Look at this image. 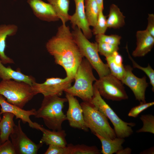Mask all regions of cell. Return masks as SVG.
<instances>
[{"instance_id": "cell-10", "label": "cell", "mask_w": 154, "mask_h": 154, "mask_svg": "<svg viewBox=\"0 0 154 154\" xmlns=\"http://www.w3.org/2000/svg\"><path fill=\"white\" fill-rule=\"evenodd\" d=\"M21 121H18L10 135L16 154H36L43 143H35L27 136L22 129Z\"/></svg>"}, {"instance_id": "cell-20", "label": "cell", "mask_w": 154, "mask_h": 154, "mask_svg": "<svg viewBox=\"0 0 154 154\" xmlns=\"http://www.w3.org/2000/svg\"><path fill=\"white\" fill-rule=\"evenodd\" d=\"M105 58L110 73L121 80L125 73L122 56L118 51H116L110 56Z\"/></svg>"}, {"instance_id": "cell-5", "label": "cell", "mask_w": 154, "mask_h": 154, "mask_svg": "<svg viewBox=\"0 0 154 154\" xmlns=\"http://www.w3.org/2000/svg\"><path fill=\"white\" fill-rule=\"evenodd\" d=\"M0 94L9 103L22 109L36 95L30 85L12 80L0 82Z\"/></svg>"}, {"instance_id": "cell-11", "label": "cell", "mask_w": 154, "mask_h": 154, "mask_svg": "<svg viewBox=\"0 0 154 154\" xmlns=\"http://www.w3.org/2000/svg\"><path fill=\"white\" fill-rule=\"evenodd\" d=\"M124 66L125 73L121 81L131 89L136 100L140 102H146L145 93L148 86L146 76L139 78L133 73V68L131 66L127 65Z\"/></svg>"}, {"instance_id": "cell-17", "label": "cell", "mask_w": 154, "mask_h": 154, "mask_svg": "<svg viewBox=\"0 0 154 154\" xmlns=\"http://www.w3.org/2000/svg\"><path fill=\"white\" fill-rule=\"evenodd\" d=\"M18 30V27L15 24L0 25V59L3 64L14 63L13 59L5 54V51L6 46V38L8 36L15 35Z\"/></svg>"}, {"instance_id": "cell-21", "label": "cell", "mask_w": 154, "mask_h": 154, "mask_svg": "<svg viewBox=\"0 0 154 154\" xmlns=\"http://www.w3.org/2000/svg\"><path fill=\"white\" fill-rule=\"evenodd\" d=\"M94 135L101 141L102 148L101 153L103 154L116 153L123 148L122 145L125 141L123 138L116 137L111 139L105 138L97 133Z\"/></svg>"}, {"instance_id": "cell-9", "label": "cell", "mask_w": 154, "mask_h": 154, "mask_svg": "<svg viewBox=\"0 0 154 154\" xmlns=\"http://www.w3.org/2000/svg\"><path fill=\"white\" fill-rule=\"evenodd\" d=\"M74 80L66 76L63 78L51 77L46 78L42 83L35 82L31 86L36 95L41 94L44 97L54 96L60 97L65 90L71 86Z\"/></svg>"}, {"instance_id": "cell-22", "label": "cell", "mask_w": 154, "mask_h": 154, "mask_svg": "<svg viewBox=\"0 0 154 154\" xmlns=\"http://www.w3.org/2000/svg\"><path fill=\"white\" fill-rule=\"evenodd\" d=\"M0 120V138L2 143L9 140L16 125L13 121L14 115L9 112L3 113Z\"/></svg>"}, {"instance_id": "cell-36", "label": "cell", "mask_w": 154, "mask_h": 154, "mask_svg": "<svg viewBox=\"0 0 154 154\" xmlns=\"http://www.w3.org/2000/svg\"><path fill=\"white\" fill-rule=\"evenodd\" d=\"M132 150L129 147H127L118 151L116 153V154H130L131 153Z\"/></svg>"}, {"instance_id": "cell-27", "label": "cell", "mask_w": 154, "mask_h": 154, "mask_svg": "<svg viewBox=\"0 0 154 154\" xmlns=\"http://www.w3.org/2000/svg\"><path fill=\"white\" fill-rule=\"evenodd\" d=\"M142 121L143 125L140 129L137 130V133L149 132L154 133V116L152 114L142 115L140 117Z\"/></svg>"}, {"instance_id": "cell-34", "label": "cell", "mask_w": 154, "mask_h": 154, "mask_svg": "<svg viewBox=\"0 0 154 154\" xmlns=\"http://www.w3.org/2000/svg\"><path fill=\"white\" fill-rule=\"evenodd\" d=\"M0 154H16L11 141L8 140L0 145Z\"/></svg>"}, {"instance_id": "cell-38", "label": "cell", "mask_w": 154, "mask_h": 154, "mask_svg": "<svg viewBox=\"0 0 154 154\" xmlns=\"http://www.w3.org/2000/svg\"><path fill=\"white\" fill-rule=\"evenodd\" d=\"M99 8V11H103L104 9L103 0H95Z\"/></svg>"}, {"instance_id": "cell-31", "label": "cell", "mask_w": 154, "mask_h": 154, "mask_svg": "<svg viewBox=\"0 0 154 154\" xmlns=\"http://www.w3.org/2000/svg\"><path fill=\"white\" fill-rule=\"evenodd\" d=\"M99 53L105 57L111 55L119 49L118 45L104 43H97Z\"/></svg>"}, {"instance_id": "cell-28", "label": "cell", "mask_w": 154, "mask_h": 154, "mask_svg": "<svg viewBox=\"0 0 154 154\" xmlns=\"http://www.w3.org/2000/svg\"><path fill=\"white\" fill-rule=\"evenodd\" d=\"M103 11H99L97 22L92 30V33L95 35L105 34L108 28L106 17L104 15Z\"/></svg>"}, {"instance_id": "cell-14", "label": "cell", "mask_w": 154, "mask_h": 154, "mask_svg": "<svg viewBox=\"0 0 154 154\" xmlns=\"http://www.w3.org/2000/svg\"><path fill=\"white\" fill-rule=\"evenodd\" d=\"M75 4V13L70 16L69 21L73 29L76 27L80 29L85 37L88 39L92 36V30L90 28L85 13L84 0H74Z\"/></svg>"}, {"instance_id": "cell-26", "label": "cell", "mask_w": 154, "mask_h": 154, "mask_svg": "<svg viewBox=\"0 0 154 154\" xmlns=\"http://www.w3.org/2000/svg\"><path fill=\"white\" fill-rule=\"evenodd\" d=\"M69 154H100L101 151L96 146H89L82 144L74 145L72 144L67 145Z\"/></svg>"}, {"instance_id": "cell-3", "label": "cell", "mask_w": 154, "mask_h": 154, "mask_svg": "<svg viewBox=\"0 0 154 154\" xmlns=\"http://www.w3.org/2000/svg\"><path fill=\"white\" fill-rule=\"evenodd\" d=\"M96 80L92 66L86 58H83L75 74L74 84L64 92L79 98L83 102H90L93 94V83Z\"/></svg>"}, {"instance_id": "cell-15", "label": "cell", "mask_w": 154, "mask_h": 154, "mask_svg": "<svg viewBox=\"0 0 154 154\" xmlns=\"http://www.w3.org/2000/svg\"><path fill=\"white\" fill-rule=\"evenodd\" d=\"M27 2L35 15L42 21L48 22L59 20L51 5L42 0H27Z\"/></svg>"}, {"instance_id": "cell-35", "label": "cell", "mask_w": 154, "mask_h": 154, "mask_svg": "<svg viewBox=\"0 0 154 154\" xmlns=\"http://www.w3.org/2000/svg\"><path fill=\"white\" fill-rule=\"evenodd\" d=\"M148 24L145 29L152 36L154 37V15L149 14L147 18Z\"/></svg>"}, {"instance_id": "cell-13", "label": "cell", "mask_w": 154, "mask_h": 154, "mask_svg": "<svg viewBox=\"0 0 154 154\" xmlns=\"http://www.w3.org/2000/svg\"><path fill=\"white\" fill-rule=\"evenodd\" d=\"M0 105L1 106L0 114L5 112H9L13 114L16 119H19L24 123H27L30 127L39 130L42 126L36 122L32 121L30 119L31 116H35L36 110L34 108L26 110L15 105L11 104L5 100L4 97L0 94Z\"/></svg>"}, {"instance_id": "cell-8", "label": "cell", "mask_w": 154, "mask_h": 154, "mask_svg": "<svg viewBox=\"0 0 154 154\" xmlns=\"http://www.w3.org/2000/svg\"><path fill=\"white\" fill-rule=\"evenodd\" d=\"M94 85L101 96L108 100L120 101L128 98L123 84L111 73L97 79Z\"/></svg>"}, {"instance_id": "cell-19", "label": "cell", "mask_w": 154, "mask_h": 154, "mask_svg": "<svg viewBox=\"0 0 154 154\" xmlns=\"http://www.w3.org/2000/svg\"><path fill=\"white\" fill-rule=\"evenodd\" d=\"M0 78L2 80H12L22 82L31 86L36 82L35 78L31 76L23 73L19 70H14L10 67H6L0 59Z\"/></svg>"}, {"instance_id": "cell-37", "label": "cell", "mask_w": 154, "mask_h": 154, "mask_svg": "<svg viewBox=\"0 0 154 154\" xmlns=\"http://www.w3.org/2000/svg\"><path fill=\"white\" fill-rule=\"evenodd\" d=\"M140 153L141 154H153L154 153V147H152L150 148L143 151Z\"/></svg>"}, {"instance_id": "cell-4", "label": "cell", "mask_w": 154, "mask_h": 154, "mask_svg": "<svg viewBox=\"0 0 154 154\" xmlns=\"http://www.w3.org/2000/svg\"><path fill=\"white\" fill-rule=\"evenodd\" d=\"M73 29L72 33L82 54L96 71L99 78L110 73L107 64L104 63L99 56L98 43L90 41L77 27Z\"/></svg>"}, {"instance_id": "cell-39", "label": "cell", "mask_w": 154, "mask_h": 154, "mask_svg": "<svg viewBox=\"0 0 154 154\" xmlns=\"http://www.w3.org/2000/svg\"><path fill=\"white\" fill-rule=\"evenodd\" d=\"M2 144L1 143V139H0V145L1 144Z\"/></svg>"}, {"instance_id": "cell-18", "label": "cell", "mask_w": 154, "mask_h": 154, "mask_svg": "<svg viewBox=\"0 0 154 154\" xmlns=\"http://www.w3.org/2000/svg\"><path fill=\"white\" fill-rule=\"evenodd\" d=\"M39 130L43 133L40 142L47 145H52L65 147L67 144L66 139L65 131L62 129L58 131L50 130L42 126Z\"/></svg>"}, {"instance_id": "cell-23", "label": "cell", "mask_w": 154, "mask_h": 154, "mask_svg": "<svg viewBox=\"0 0 154 154\" xmlns=\"http://www.w3.org/2000/svg\"><path fill=\"white\" fill-rule=\"evenodd\" d=\"M125 17L116 5L112 4L110 7L109 14L107 19L108 28H119L125 24Z\"/></svg>"}, {"instance_id": "cell-32", "label": "cell", "mask_w": 154, "mask_h": 154, "mask_svg": "<svg viewBox=\"0 0 154 154\" xmlns=\"http://www.w3.org/2000/svg\"><path fill=\"white\" fill-rule=\"evenodd\" d=\"M154 104V102H140V104L132 108L128 114L129 117H136L143 111L153 106Z\"/></svg>"}, {"instance_id": "cell-29", "label": "cell", "mask_w": 154, "mask_h": 154, "mask_svg": "<svg viewBox=\"0 0 154 154\" xmlns=\"http://www.w3.org/2000/svg\"><path fill=\"white\" fill-rule=\"evenodd\" d=\"M127 51L128 53L129 58L132 62L133 67L134 68L141 70L147 75L150 80V84L152 86V89L153 91H154V70L149 64L146 67H143L141 66L135 61L131 57L129 52L128 48L127 46Z\"/></svg>"}, {"instance_id": "cell-33", "label": "cell", "mask_w": 154, "mask_h": 154, "mask_svg": "<svg viewBox=\"0 0 154 154\" xmlns=\"http://www.w3.org/2000/svg\"><path fill=\"white\" fill-rule=\"evenodd\" d=\"M49 146L44 154H69L68 148L52 145Z\"/></svg>"}, {"instance_id": "cell-25", "label": "cell", "mask_w": 154, "mask_h": 154, "mask_svg": "<svg viewBox=\"0 0 154 154\" xmlns=\"http://www.w3.org/2000/svg\"><path fill=\"white\" fill-rule=\"evenodd\" d=\"M85 13L90 26L94 27L98 17L99 10L95 0H84Z\"/></svg>"}, {"instance_id": "cell-6", "label": "cell", "mask_w": 154, "mask_h": 154, "mask_svg": "<svg viewBox=\"0 0 154 154\" xmlns=\"http://www.w3.org/2000/svg\"><path fill=\"white\" fill-rule=\"evenodd\" d=\"M80 104L86 125L94 134L97 133L111 139L116 137L108 119L92 104L90 102H83Z\"/></svg>"}, {"instance_id": "cell-1", "label": "cell", "mask_w": 154, "mask_h": 154, "mask_svg": "<svg viewBox=\"0 0 154 154\" xmlns=\"http://www.w3.org/2000/svg\"><path fill=\"white\" fill-rule=\"evenodd\" d=\"M46 49L55 63L64 70L66 77L74 80L77 70L84 58L68 26L62 24L56 35L46 42Z\"/></svg>"}, {"instance_id": "cell-12", "label": "cell", "mask_w": 154, "mask_h": 154, "mask_svg": "<svg viewBox=\"0 0 154 154\" xmlns=\"http://www.w3.org/2000/svg\"><path fill=\"white\" fill-rule=\"evenodd\" d=\"M65 93V97L68 104L66 116L70 126L85 131H88L89 129L84 120L83 110L78 100L72 95Z\"/></svg>"}, {"instance_id": "cell-40", "label": "cell", "mask_w": 154, "mask_h": 154, "mask_svg": "<svg viewBox=\"0 0 154 154\" xmlns=\"http://www.w3.org/2000/svg\"><path fill=\"white\" fill-rule=\"evenodd\" d=\"M1 117L0 116V120H1Z\"/></svg>"}, {"instance_id": "cell-24", "label": "cell", "mask_w": 154, "mask_h": 154, "mask_svg": "<svg viewBox=\"0 0 154 154\" xmlns=\"http://www.w3.org/2000/svg\"><path fill=\"white\" fill-rule=\"evenodd\" d=\"M50 4L62 24H66L69 21L70 15L68 14L69 0H47Z\"/></svg>"}, {"instance_id": "cell-16", "label": "cell", "mask_w": 154, "mask_h": 154, "mask_svg": "<svg viewBox=\"0 0 154 154\" xmlns=\"http://www.w3.org/2000/svg\"><path fill=\"white\" fill-rule=\"evenodd\" d=\"M136 46L132 53L135 57L145 56L149 52L154 45V37L146 30L138 31L136 34Z\"/></svg>"}, {"instance_id": "cell-30", "label": "cell", "mask_w": 154, "mask_h": 154, "mask_svg": "<svg viewBox=\"0 0 154 154\" xmlns=\"http://www.w3.org/2000/svg\"><path fill=\"white\" fill-rule=\"evenodd\" d=\"M121 37L116 35H106L105 34L96 35L95 40L97 43L104 42L119 45Z\"/></svg>"}, {"instance_id": "cell-7", "label": "cell", "mask_w": 154, "mask_h": 154, "mask_svg": "<svg viewBox=\"0 0 154 154\" xmlns=\"http://www.w3.org/2000/svg\"><path fill=\"white\" fill-rule=\"evenodd\" d=\"M102 113L112 123L116 137L124 138L133 133L132 127L134 122H127L122 120L103 99L93 84V94L90 102Z\"/></svg>"}, {"instance_id": "cell-2", "label": "cell", "mask_w": 154, "mask_h": 154, "mask_svg": "<svg viewBox=\"0 0 154 154\" xmlns=\"http://www.w3.org/2000/svg\"><path fill=\"white\" fill-rule=\"evenodd\" d=\"M67 102L66 97L55 96L44 97L35 116L42 118L46 126L49 129L53 131L61 130L63 123L67 120L66 116L62 111L64 104Z\"/></svg>"}]
</instances>
